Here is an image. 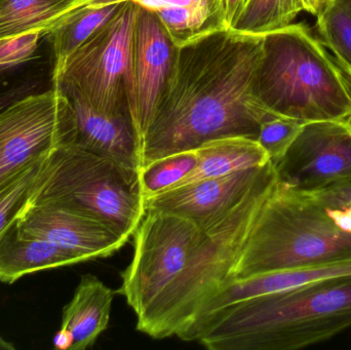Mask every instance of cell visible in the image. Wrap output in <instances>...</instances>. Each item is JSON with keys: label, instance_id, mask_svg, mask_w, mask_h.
<instances>
[{"label": "cell", "instance_id": "cell-1", "mask_svg": "<svg viewBox=\"0 0 351 350\" xmlns=\"http://www.w3.org/2000/svg\"><path fill=\"white\" fill-rule=\"evenodd\" d=\"M278 183L274 162L245 199L218 223L202 228L168 212L148 210L133 234V257L117 293L154 339L181 336L202 304L231 282L254 223Z\"/></svg>", "mask_w": 351, "mask_h": 350}, {"label": "cell", "instance_id": "cell-2", "mask_svg": "<svg viewBox=\"0 0 351 350\" xmlns=\"http://www.w3.org/2000/svg\"><path fill=\"white\" fill-rule=\"evenodd\" d=\"M263 38L225 29L178 47L142 140L141 168L220 138L257 141L262 123L280 117L254 96Z\"/></svg>", "mask_w": 351, "mask_h": 350}, {"label": "cell", "instance_id": "cell-3", "mask_svg": "<svg viewBox=\"0 0 351 350\" xmlns=\"http://www.w3.org/2000/svg\"><path fill=\"white\" fill-rule=\"evenodd\" d=\"M351 328V275L228 306L192 327L184 341L210 350H294Z\"/></svg>", "mask_w": 351, "mask_h": 350}, {"label": "cell", "instance_id": "cell-4", "mask_svg": "<svg viewBox=\"0 0 351 350\" xmlns=\"http://www.w3.org/2000/svg\"><path fill=\"white\" fill-rule=\"evenodd\" d=\"M351 260V205L278 183L231 271V281Z\"/></svg>", "mask_w": 351, "mask_h": 350}, {"label": "cell", "instance_id": "cell-5", "mask_svg": "<svg viewBox=\"0 0 351 350\" xmlns=\"http://www.w3.org/2000/svg\"><path fill=\"white\" fill-rule=\"evenodd\" d=\"M253 92L272 114L303 125L351 114L350 76L302 23L264 35Z\"/></svg>", "mask_w": 351, "mask_h": 350}, {"label": "cell", "instance_id": "cell-6", "mask_svg": "<svg viewBox=\"0 0 351 350\" xmlns=\"http://www.w3.org/2000/svg\"><path fill=\"white\" fill-rule=\"evenodd\" d=\"M139 171L66 144L49 155L31 203L88 216L130 240L146 213Z\"/></svg>", "mask_w": 351, "mask_h": 350}, {"label": "cell", "instance_id": "cell-7", "mask_svg": "<svg viewBox=\"0 0 351 350\" xmlns=\"http://www.w3.org/2000/svg\"><path fill=\"white\" fill-rule=\"evenodd\" d=\"M137 10L135 2H123L113 18L51 76L53 86L75 92L101 110L133 116L132 42Z\"/></svg>", "mask_w": 351, "mask_h": 350}, {"label": "cell", "instance_id": "cell-8", "mask_svg": "<svg viewBox=\"0 0 351 350\" xmlns=\"http://www.w3.org/2000/svg\"><path fill=\"white\" fill-rule=\"evenodd\" d=\"M74 116L65 95L51 86L0 113V183L71 144Z\"/></svg>", "mask_w": 351, "mask_h": 350}, {"label": "cell", "instance_id": "cell-9", "mask_svg": "<svg viewBox=\"0 0 351 350\" xmlns=\"http://www.w3.org/2000/svg\"><path fill=\"white\" fill-rule=\"evenodd\" d=\"M278 183L317 191L351 178V129L346 121L304 123L286 153L274 162Z\"/></svg>", "mask_w": 351, "mask_h": 350}, {"label": "cell", "instance_id": "cell-10", "mask_svg": "<svg viewBox=\"0 0 351 350\" xmlns=\"http://www.w3.org/2000/svg\"><path fill=\"white\" fill-rule=\"evenodd\" d=\"M177 49L156 14L138 5L132 42V66L133 121L140 140V151L156 103L172 71Z\"/></svg>", "mask_w": 351, "mask_h": 350}, {"label": "cell", "instance_id": "cell-11", "mask_svg": "<svg viewBox=\"0 0 351 350\" xmlns=\"http://www.w3.org/2000/svg\"><path fill=\"white\" fill-rule=\"evenodd\" d=\"M18 226L21 234L43 238L80 263L112 256L129 242L98 220L47 203H30Z\"/></svg>", "mask_w": 351, "mask_h": 350}, {"label": "cell", "instance_id": "cell-12", "mask_svg": "<svg viewBox=\"0 0 351 350\" xmlns=\"http://www.w3.org/2000/svg\"><path fill=\"white\" fill-rule=\"evenodd\" d=\"M270 162L259 168L204 179L145 199V209L168 212L202 228L224 219L261 178Z\"/></svg>", "mask_w": 351, "mask_h": 350}, {"label": "cell", "instance_id": "cell-13", "mask_svg": "<svg viewBox=\"0 0 351 350\" xmlns=\"http://www.w3.org/2000/svg\"><path fill=\"white\" fill-rule=\"evenodd\" d=\"M63 94L73 111L75 129L71 145L140 170V140L132 114L101 110L75 92Z\"/></svg>", "mask_w": 351, "mask_h": 350}, {"label": "cell", "instance_id": "cell-14", "mask_svg": "<svg viewBox=\"0 0 351 350\" xmlns=\"http://www.w3.org/2000/svg\"><path fill=\"white\" fill-rule=\"evenodd\" d=\"M351 275V260L304 268L263 273L229 282L215 292L202 305L199 316L206 318L219 310L245 300L296 289L308 284Z\"/></svg>", "mask_w": 351, "mask_h": 350}, {"label": "cell", "instance_id": "cell-15", "mask_svg": "<svg viewBox=\"0 0 351 350\" xmlns=\"http://www.w3.org/2000/svg\"><path fill=\"white\" fill-rule=\"evenodd\" d=\"M158 16L176 47L229 29L223 0H131Z\"/></svg>", "mask_w": 351, "mask_h": 350}, {"label": "cell", "instance_id": "cell-16", "mask_svg": "<svg viewBox=\"0 0 351 350\" xmlns=\"http://www.w3.org/2000/svg\"><path fill=\"white\" fill-rule=\"evenodd\" d=\"M114 294L95 275L82 277L73 298L64 308L60 328L71 339L70 350H84L93 347L106 330Z\"/></svg>", "mask_w": 351, "mask_h": 350}, {"label": "cell", "instance_id": "cell-17", "mask_svg": "<svg viewBox=\"0 0 351 350\" xmlns=\"http://www.w3.org/2000/svg\"><path fill=\"white\" fill-rule=\"evenodd\" d=\"M67 251L35 236H25L18 221L0 236V282L12 284L24 275L77 264Z\"/></svg>", "mask_w": 351, "mask_h": 350}, {"label": "cell", "instance_id": "cell-18", "mask_svg": "<svg viewBox=\"0 0 351 350\" xmlns=\"http://www.w3.org/2000/svg\"><path fill=\"white\" fill-rule=\"evenodd\" d=\"M195 150L198 155L195 168L172 189L204 179L226 176L247 168H259L270 162L269 156L259 143L256 140L245 137L212 140Z\"/></svg>", "mask_w": 351, "mask_h": 350}, {"label": "cell", "instance_id": "cell-19", "mask_svg": "<svg viewBox=\"0 0 351 350\" xmlns=\"http://www.w3.org/2000/svg\"><path fill=\"white\" fill-rule=\"evenodd\" d=\"M80 0H0V40L31 32L47 34L73 12Z\"/></svg>", "mask_w": 351, "mask_h": 350}, {"label": "cell", "instance_id": "cell-20", "mask_svg": "<svg viewBox=\"0 0 351 350\" xmlns=\"http://www.w3.org/2000/svg\"><path fill=\"white\" fill-rule=\"evenodd\" d=\"M123 3L84 6L62 18L45 34L51 42L53 53L51 76L57 73L66 60L84 45L94 33L102 28L119 12Z\"/></svg>", "mask_w": 351, "mask_h": 350}, {"label": "cell", "instance_id": "cell-21", "mask_svg": "<svg viewBox=\"0 0 351 350\" xmlns=\"http://www.w3.org/2000/svg\"><path fill=\"white\" fill-rule=\"evenodd\" d=\"M49 158L30 164L0 183V236L19 221L30 205L43 182Z\"/></svg>", "mask_w": 351, "mask_h": 350}, {"label": "cell", "instance_id": "cell-22", "mask_svg": "<svg viewBox=\"0 0 351 350\" xmlns=\"http://www.w3.org/2000/svg\"><path fill=\"white\" fill-rule=\"evenodd\" d=\"M302 10L300 0H247L233 30L265 35L293 24Z\"/></svg>", "mask_w": 351, "mask_h": 350}, {"label": "cell", "instance_id": "cell-23", "mask_svg": "<svg viewBox=\"0 0 351 350\" xmlns=\"http://www.w3.org/2000/svg\"><path fill=\"white\" fill-rule=\"evenodd\" d=\"M317 18V39L333 51L336 61L351 79V14L343 6L330 0Z\"/></svg>", "mask_w": 351, "mask_h": 350}, {"label": "cell", "instance_id": "cell-24", "mask_svg": "<svg viewBox=\"0 0 351 350\" xmlns=\"http://www.w3.org/2000/svg\"><path fill=\"white\" fill-rule=\"evenodd\" d=\"M197 160V152L194 149L158 158L140 168L145 199L172 189L193 171Z\"/></svg>", "mask_w": 351, "mask_h": 350}, {"label": "cell", "instance_id": "cell-25", "mask_svg": "<svg viewBox=\"0 0 351 350\" xmlns=\"http://www.w3.org/2000/svg\"><path fill=\"white\" fill-rule=\"evenodd\" d=\"M303 123L285 117H274L262 123L257 142L272 162H278L294 141Z\"/></svg>", "mask_w": 351, "mask_h": 350}, {"label": "cell", "instance_id": "cell-26", "mask_svg": "<svg viewBox=\"0 0 351 350\" xmlns=\"http://www.w3.org/2000/svg\"><path fill=\"white\" fill-rule=\"evenodd\" d=\"M45 33L31 32L0 40V68H14L30 61Z\"/></svg>", "mask_w": 351, "mask_h": 350}, {"label": "cell", "instance_id": "cell-27", "mask_svg": "<svg viewBox=\"0 0 351 350\" xmlns=\"http://www.w3.org/2000/svg\"><path fill=\"white\" fill-rule=\"evenodd\" d=\"M16 68H0V113L3 112L8 107L14 103L30 95L36 94L34 92V84L32 82H24L22 84H14L10 86L8 82V76L10 75L12 70Z\"/></svg>", "mask_w": 351, "mask_h": 350}, {"label": "cell", "instance_id": "cell-28", "mask_svg": "<svg viewBox=\"0 0 351 350\" xmlns=\"http://www.w3.org/2000/svg\"><path fill=\"white\" fill-rule=\"evenodd\" d=\"M322 191L340 203L351 205V178L322 189Z\"/></svg>", "mask_w": 351, "mask_h": 350}, {"label": "cell", "instance_id": "cell-29", "mask_svg": "<svg viewBox=\"0 0 351 350\" xmlns=\"http://www.w3.org/2000/svg\"><path fill=\"white\" fill-rule=\"evenodd\" d=\"M245 3H247V0H223L225 18H226L227 27L229 29H233L234 27Z\"/></svg>", "mask_w": 351, "mask_h": 350}, {"label": "cell", "instance_id": "cell-30", "mask_svg": "<svg viewBox=\"0 0 351 350\" xmlns=\"http://www.w3.org/2000/svg\"><path fill=\"white\" fill-rule=\"evenodd\" d=\"M303 10L317 16L323 12L330 0H300Z\"/></svg>", "mask_w": 351, "mask_h": 350}, {"label": "cell", "instance_id": "cell-31", "mask_svg": "<svg viewBox=\"0 0 351 350\" xmlns=\"http://www.w3.org/2000/svg\"><path fill=\"white\" fill-rule=\"evenodd\" d=\"M125 1H131V0H80L76 10L84 8V6L108 5V4L123 3V2ZM74 12H75V10H74Z\"/></svg>", "mask_w": 351, "mask_h": 350}, {"label": "cell", "instance_id": "cell-32", "mask_svg": "<svg viewBox=\"0 0 351 350\" xmlns=\"http://www.w3.org/2000/svg\"><path fill=\"white\" fill-rule=\"evenodd\" d=\"M0 349L4 350H14V347L12 345V343L8 342V341L4 340L1 336H0Z\"/></svg>", "mask_w": 351, "mask_h": 350}, {"label": "cell", "instance_id": "cell-33", "mask_svg": "<svg viewBox=\"0 0 351 350\" xmlns=\"http://www.w3.org/2000/svg\"><path fill=\"white\" fill-rule=\"evenodd\" d=\"M334 1L339 3L340 5L343 6L346 10L351 14V0H334Z\"/></svg>", "mask_w": 351, "mask_h": 350}, {"label": "cell", "instance_id": "cell-34", "mask_svg": "<svg viewBox=\"0 0 351 350\" xmlns=\"http://www.w3.org/2000/svg\"><path fill=\"white\" fill-rule=\"evenodd\" d=\"M346 123H348V127H350V129H351V114L350 116L348 117V119H346Z\"/></svg>", "mask_w": 351, "mask_h": 350}]
</instances>
